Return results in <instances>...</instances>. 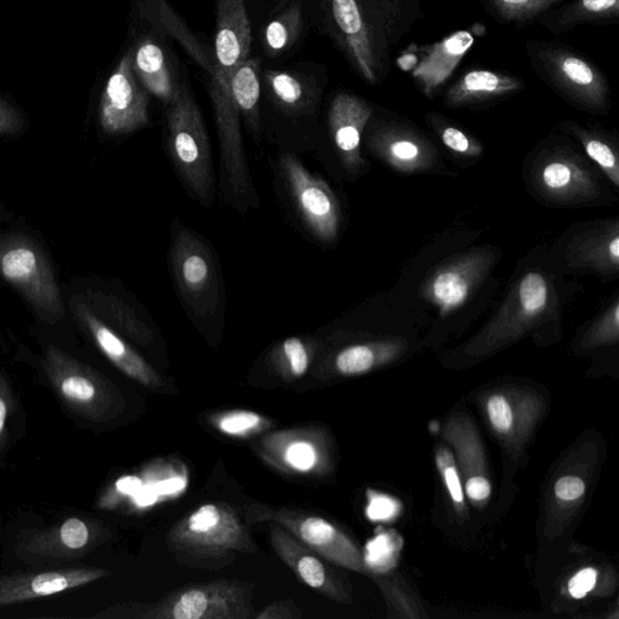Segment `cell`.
Here are the masks:
<instances>
[{
  "mask_svg": "<svg viewBox=\"0 0 619 619\" xmlns=\"http://www.w3.org/2000/svg\"><path fill=\"white\" fill-rule=\"evenodd\" d=\"M0 287L14 292L33 316V329L72 345V325L57 267L39 232L0 204Z\"/></svg>",
  "mask_w": 619,
  "mask_h": 619,
  "instance_id": "6da1fadb",
  "label": "cell"
},
{
  "mask_svg": "<svg viewBox=\"0 0 619 619\" xmlns=\"http://www.w3.org/2000/svg\"><path fill=\"white\" fill-rule=\"evenodd\" d=\"M310 25L325 34L363 80L377 86L403 29L401 0H296Z\"/></svg>",
  "mask_w": 619,
  "mask_h": 619,
  "instance_id": "7a4b0ae2",
  "label": "cell"
},
{
  "mask_svg": "<svg viewBox=\"0 0 619 619\" xmlns=\"http://www.w3.org/2000/svg\"><path fill=\"white\" fill-rule=\"evenodd\" d=\"M33 333L42 353L39 356L28 353L31 364L71 416L87 424L102 426L123 415L126 402L118 386L76 357L70 345L39 331Z\"/></svg>",
  "mask_w": 619,
  "mask_h": 619,
  "instance_id": "3957f363",
  "label": "cell"
},
{
  "mask_svg": "<svg viewBox=\"0 0 619 619\" xmlns=\"http://www.w3.org/2000/svg\"><path fill=\"white\" fill-rule=\"evenodd\" d=\"M165 544L179 564L204 570L224 569L239 553L258 550L239 513L223 502L204 503L187 514L167 533Z\"/></svg>",
  "mask_w": 619,
  "mask_h": 619,
  "instance_id": "277c9868",
  "label": "cell"
},
{
  "mask_svg": "<svg viewBox=\"0 0 619 619\" xmlns=\"http://www.w3.org/2000/svg\"><path fill=\"white\" fill-rule=\"evenodd\" d=\"M254 586L217 579L167 592L155 602H125L98 612L102 619H250Z\"/></svg>",
  "mask_w": 619,
  "mask_h": 619,
  "instance_id": "5b68a950",
  "label": "cell"
},
{
  "mask_svg": "<svg viewBox=\"0 0 619 619\" xmlns=\"http://www.w3.org/2000/svg\"><path fill=\"white\" fill-rule=\"evenodd\" d=\"M557 308L553 283L538 271H528L511 290L487 326L462 348L472 363L495 355L545 325Z\"/></svg>",
  "mask_w": 619,
  "mask_h": 619,
  "instance_id": "8992f818",
  "label": "cell"
},
{
  "mask_svg": "<svg viewBox=\"0 0 619 619\" xmlns=\"http://www.w3.org/2000/svg\"><path fill=\"white\" fill-rule=\"evenodd\" d=\"M165 112L166 141L185 185L206 208L214 198L210 137L188 76L178 97Z\"/></svg>",
  "mask_w": 619,
  "mask_h": 619,
  "instance_id": "52a82bcc",
  "label": "cell"
},
{
  "mask_svg": "<svg viewBox=\"0 0 619 619\" xmlns=\"http://www.w3.org/2000/svg\"><path fill=\"white\" fill-rule=\"evenodd\" d=\"M476 402L502 454L512 464L521 463L547 415L546 397L532 386L503 384L481 391Z\"/></svg>",
  "mask_w": 619,
  "mask_h": 619,
  "instance_id": "ba28073f",
  "label": "cell"
},
{
  "mask_svg": "<svg viewBox=\"0 0 619 619\" xmlns=\"http://www.w3.org/2000/svg\"><path fill=\"white\" fill-rule=\"evenodd\" d=\"M105 522L74 515L46 527L29 528L19 534L14 544L17 558L31 567H57L83 559L111 538Z\"/></svg>",
  "mask_w": 619,
  "mask_h": 619,
  "instance_id": "9c48e42d",
  "label": "cell"
},
{
  "mask_svg": "<svg viewBox=\"0 0 619 619\" xmlns=\"http://www.w3.org/2000/svg\"><path fill=\"white\" fill-rule=\"evenodd\" d=\"M170 262L180 300L188 313L198 319L216 316L221 305L222 283L209 244L176 222Z\"/></svg>",
  "mask_w": 619,
  "mask_h": 619,
  "instance_id": "30bf717a",
  "label": "cell"
},
{
  "mask_svg": "<svg viewBox=\"0 0 619 619\" xmlns=\"http://www.w3.org/2000/svg\"><path fill=\"white\" fill-rule=\"evenodd\" d=\"M244 517L249 524H277L331 564L344 567L346 570L369 575L364 553L356 542L337 524L317 514L252 503L244 511Z\"/></svg>",
  "mask_w": 619,
  "mask_h": 619,
  "instance_id": "8fae6325",
  "label": "cell"
},
{
  "mask_svg": "<svg viewBox=\"0 0 619 619\" xmlns=\"http://www.w3.org/2000/svg\"><path fill=\"white\" fill-rule=\"evenodd\" d=\"M600 461V445L596 441L575 444L556 471L546 489L544 528L548 539L563 536L583 511L592 479Z\"/></svg>",
  "mask_w": 619,
  "mask_h": 619,
  "instance_id": "7c38bea8",
  "label": "cell"
},
{
  "mask_svg": "<svg viewBox=\"0 0 619 619\" xmlns=\"http://www.w3.org/2000/svg\"><path fill=\"white\" fill-rule=\"evenodd\" d=\"M253 449L267 466L285 475L325 479L334 471L331 436L319 426L271 430Z\"/></svg>",
  "mask_w": 619,
  "mask_h": 619,
  "instance_id": "4fadbf2b",
  "label": "cell"
},
{
  "mask_svg": "<svg viewBox=\"0 0 619 619\" xmlns=\"http://www.w3.org/2000/svg\"><path fill=\"white\" fill-rule=\"evenodd\" d=\"M67 312L75 332L93 343L97 350L128 379L151 390L166 385L160 374L147 363L122 334L103 322L71 285H63Z\"/></svg>",
  "mask_w": 619,
  "mask_h": 619,
  "instance_id": "5bb4252c",
  "label": "cell"
},
{
  "mask_svg": "<svg viewBox=\"0 0 619 619\" xmlns=\"http://www.w3.org/2000/svg\"><path fill=\"white\" fill-rule=\"evenodd\" d=\"M150 95L140 84L128 49L103 90L98 109L101 132L109 137L135 134L150 123Z\"/></svg>",
  "mask_w": 619,
  "mask_h": 619,
  "instance_id": "9a60e30c",
  "label": "cell"
},
{
  "mask_svg": "<svg viewBox=\"0 0 619 619\" xmlns=\"http://www.w3.org/2000/svg\"><path fill=\"white\" fill-rule=\"evenodd\" d=\"M139 20L141 31L130 48L133 67L149 95L166 108L178 97L187 74L180 70L172 38L149 20L141 17Z\"/></svg>",
  "mask_w": 619,
  "mask_h": 619,
  "instance_id": "2e32d148",
  "label": "cell"
},
{
  "mask_svg": "<svg viewBox=\"0 0 619 619\" xmlns=\"http://www.w3.org/2000/svg\"><path fill=\"white\" fill-rule=\"evenodd\" d=\"M280 167L295 208L308 230L324 242L337 239L342 211L331 187L324 179L310 172L293 154H283Z\"/></svg>",
  "mask_w": 619,
  "mask_h": 619,
  "instance_id": "e0dca14e",
  "label": "cell"
},
{
  "mask_svg": "<svg viewBox=\"0 0 619 619\" xmlns=\"http://www.w3.org/2000/svg\"><path fill=\"white\" fill-rule=\"evenodd\" d=\"M442 440L453 451L461 474L464 495L470 505L483 508L493 495L484 442L466 411H454L447 418Z\"/></svg>",
  "mask_w": 619,
  "mask_h": 619,
  "instance_id": "ac0fdd59",
  "label": "cell"
},
{
  "mask_svg": "<svg viewBox=\"0 0 619 619\" xmlns=\"http://www.w3.org/2000/svg\"><path fill=\"white\" fill-rule=\"evenodd\" d=\"M492 250H472L437 267L423 282L421 295L447 317L468 303L494 263Z\"/></svg>",
  "mask_w": 619,
  "mask_h": 619,
  "instance_id": "d6986e66",
  "label": "cell"
},
{
  "mask_svg": "<svg viewBox=\"0 0 619 619\" xmlns=\"http://www.w3.org/2000/svg\"><path fill=\"white\" fill-rule=\"evenodd\" d=\"M327 83L326 69L317 63L262 71V94L271 106L290 118L315 115Z\"/></svg>",
  "mask_w": 619,
  "mask_h": 619,
  "instance_id": "ffe728a7",
  "label": "cell"
},
{
  "mask_svg": "<svg viewBox=\"0 0 619 619\" xmlns=\"http://www.w3.org/2000/svg\"><path fill=\"white\" fill-rule=\"evenodd\" d=\"M537 57L549 81L565 96L591 111L608 107V83L590 62L570 50L554 46L541 49Z\"/></svg>",
  "mask_w": 619,
  "mask_h": 619,
  "instance_id": "44dd1931",
  "label": "cell"
},
{
  "mask_svg": "<svg viewBox=\"0 0 619 619\" xmlns=\"http://www.w3.org/2000/svg\"><path fill=\"white\" fill-rule=\"evenodd\" d=\"M109 575L99 567L57 566L0 576V609L61 595Z\"/></svg>",
  "mask_w": 619,
  "mask_h": 619,
  "instance_id": "7402d4cb",
  "label": "cell"
},
{
  "mask_svg": "<svg viewBox=\"0 0 619 619\" xmlns=\"http://www.w3.org/2000/svg\"><path fill=\"white\" fill-rule=\"evenodd\" d=\"M270 539L279 558L285 563L304 585L319 592L327 599L352 605L353 588L347 580L322 558L319 554L307 548L292 536L286 528L270 524Z\"/></svg>",
  "mask_w": 619,
  "mask_h": 619,
  "instance_id": "603a6c76",
  "label": "cell"
},
{
  "mask_svg": "<svg viewBox=\"0 0 619 619\" xmlns=\"http://www.w3.org/2000/svg\"><path fill=\"white\" fill-rule=\"evenodd\" d=\"M70 285L80 293L93 312L114 331L140 346L154 343V332L135 305L108 282L93 277L76 279Z\"/></svg>",
  "mask_w": 619,
  "mask_h": 619,
  "instance_id": "cb8c5ba5",
  "label": "cell"
},
{
  "mask_svg": "<svg viewBox=\"0 0 619 619\" xmlns=\"http://www.w3.org/2000/svg\"><path fill=\"white\" fill-rule=\"evenodd\" d=\"M535 185L542 196L563 203L589 201L599 189L596 175L583 159L560 150L537 164Z\"/></svg>",
  "mask_w": 619,
  "mask_h": 619,
  "instance_id": "d4e9b609",
  "label": "cell"
},
{
  "mask_svg": "<svg viewBox=\"0 0 619 619\" xmlns=\"http://www.w3.org/2000/svg\"><path fill=\"white\" fill-rule=\"evenodd\" d=\"M371 115L369 103L359 96L338 93L331 101L329 133L348 172L363 170V137Z\"/></svg>",
  "mask_w": 619,
  "mask_h": 619,
  "instance_id": "484cf974",
  "label": "cell"
},
{
  "mask_svg": "<svg viewBox=\"0 0 619 619\" xmlns=\"http://www.w3.org/2000/svg\"><path fill=\"white\" fill-rule=\"evenodd\" d=\"M368 146L386 165L402 174L428 171L436 161V151L430 141L402 126L381 125L374 128Z\"/></svg>",
  "mask_w": 619,
  "mask_h": 619,
  "instance_id": "4316f807",
  "label": "cell"
},
{
  "mask_svg": "<svg viewBox=\"0 0 619 619\" xmlns=\"http://www.w3.org/2000/svg\"><path fill=\"white\" fill-rule=\"evenodd\" d=\"M137 493L124 510L127 513H141L161 503L183 495L188 487L189 475L185 463L176 459L153 460L138 471Z\"/></svg>",
  "mask_w": 619,
  "mask_h": 619,
  "instance_id": "83f0119b",
  "label": "cell"
},
{
  "mask_svg": "<svg viewBox=\"0 0 619 619\" xmlns=\"http://www.w3.org/2000/svg\"><path fill=\"white\" fill-rule=\"evenodd\" d=\"M409 345L402 339H378L347 345L326 364L331 377L356 378L389 367L401 359Z\"/></svg>",
  "mask_w": 619,
  "mask_h": 619,
  "instance_id": "f1b7e54d",
  "label": "cell"
},
{
  "mask_svg": "<svg viewBox=\"0 0 619 619\" xmlns=\"http://www.w3.org/2000/svg\"><path fill=\"white\" fill-rule=\"evenodd\" d=\"M473 45V34L459 31L423 50L422 60L412 70V77L426 96L431 97L450 80Z\"/></svg>",
  "mask_w": 619,
  "mask_h": 619,
  "instance_id": "f546056e",
  "label": "cell"
},
{
  "mask_svg": "<svg viewBox=\"0 0 619 619\" xmlns=\"http://www.w3.org/2000/svg\"><path fill=\"white\" fill-rule=\"evenodd\" d=\"M524 83L517 76L486 70H474L461 76L449 88L445 103L449 108H462L508 96L520 92Z\"/></svg>",
  "mask_w": 619,
  "mask_h": 619,
  "instance_id": "4dcf8cb0",
  "label": "cell"
},
{
  "mask_svg": "<svg viewBox=\"0 0 619 619\" xmlns=\"http://www.w3.org/2000/svg\"><path fill=\"white\" fill-rule=\"evenodd\" d=\"M569 260L576 266L595 270L604 275L617 273L619 269L618 221L579 237L570 248Z\"/></svg>",
  "mask_w": 619,
  "mask_h": 619,
  "instance_id": "1f68e13d",
  "label": "cell"
},
{
  "mask_svg": "<svg viewBox=\"0 0 619 619\" xmlns=\"http://www.w3.org/2000/svg\"><path fill=\"white\" fill-rule=\"evenodd\" d=\"M262 71L263 59L250 57L231 76V94L237 103L241 122L256 140L262 136Z\"/></svg>",
  "mask_w": 619,
  "mask_h": 619,
  "instance_id": "d6a6232c",
  "label": "cell"
},
{
  "mask_svg": "<svg viewBox=\"0 0 619 619\" xmlns=\"http://www.w3.org/2000/svg\"><path fill=\"white\" fill-rule=\"evenodd\" d=\"M616 587L617 577L609 566L589 564L567 577L562 596L570 601H583L609 597Z\"/></svg>",
  "mask_w": 619,
  "mask_h": 619,
  "instance_id": "836d02e7",
  "label": "cell"
},
{
  "mask_svg": "<svg viewBox=\"0 0 619 619\" xmlns=\"http://www.w3.org/2000/svg\"><path fill=\"white\" fill-rule=\"evenodd\" d=\"M206 420L218 433L237 440H250L275 429L274 420L244 409L214 411Z\"/></svg>",
  "mask_w": 619,
  "mask_h": 619,
  "instance_id": "e575fe53",
  "label": "cell"
},
{
  "mask_svg": "<svg viewBox=\"0 0 619 619\" xmlns=\"http://www.w3.org/2000/svg\"><path fill=\"white\" fill-rule=\"evenodd\" d=\"M315 357V345L303 338L283 340L271 353L270 364L277 376L285 381H294L306 376Z\"/></svg>",
  "mask_w": 619,
  "mask_h": 619,
  "instance_id": "d590c367",
  "label": "cell"
},
{
  "mask_svg": "<svg viewBox=\"0 0 619 619\" xmlns=\"http://www.w3.org/2000/svg\"><path fill=\"white\" fill-rule=\"evenodd\" d=\"M373 578L382 591L391 617L411 619L428 617L415 590L401 576L379 575Z\"/></svg>",
  "mask_w": 619,
  "mask_h": 619,
  "instance_id": "8d00e7d4",
  "label": "cell"
},
{
  "mask_svg": "<svg viewBox=\"0 0 619 619\" xmlns=\"http://www.w3.org/2000/svg\"><path fill=\"white\" fill-rule=\"evenodd\" d=\"M403 541L395 532H385L370 539L364 553L368 574L387 575L397 565Z\"/></svg>",
  "mask_w": 619,
  "mask_h": 619,
  "instance_id": "74e56055",
  "label": "cell"
},
{
  "mask_svg": "<svg viewBox=\"0 0 619 619\" xmlns=\"http://www.w3.org/2000/svg\"><path fill=\"white\" fill-rule=\"evenodd\" d=\"M434 459L451 506L459 515H466L469 502L466 495H464L463 483L453 451L447 444H440L436 449Z\"/></svg>",
  "mask_w": 619,
  "mask_h": 619,
  "instance_id": "f35d334b",
  "label": "cell"
},
{
  "mask_svg": "<svg viewBox=\"0 0 619 619\" xmlns=\"http://www.w3.org/2000/svg\"><path fill=\"white\" fill-rule=\"evenodd\" d=\"M574 133L584 145L585 150L590 158L595 161L602 172L608 176L611 182L619 187V160L616 149L597 134L584 130V128L574 127Z\"/></svg>",
  "mask_w": 619,
  "mask_h": 619,
  "instance_id": "ab89813d",
  "label": "cell"
},
{
  "mask_svg": "<svg viewBox=\"0 0 619 619\" xmlns=\"http://www.w3.org/2000/svg\"><path fill=\"white\" fill-rule=\"evenodd\" d=\"M619 0H576L560 17L564 24L617 19Z\"/></svg>",
  "mask_w": 619,
  "mask_h": 619,
  "instance_id": "60d3db41",
  "label": "cell"
},
{
  "mask_svg": "<svg viewBox=\"0 0 619 619\" xmlns=\"http://www.w3.org/2000/svg\"><path fill=\"white\" fill-rule=\"evenodd\" d=\"M496 14L508 22H527L544 14L562 0H487Z\"/></svg>",
  "mask_w": 619,
  "mask_h": 619,
  "instance_id": "b9f144b4",
  "label": "cell"
},
{
  "mask_svg": "<svg viewBox=\"0 0 619 619\" xmlns=\"http://www.w3.org/2000/svg\"><path fill=\"white\" fill-rule=\"evenodd\" d=\"M619 340V301L606 310L601 317L586 333L584 350H595L601 346L615 345Z\"/></svg>",
  "mask_w": 619,
  "mask_h": 619,
  "instance_id": "7bdbcfd3",
  "label": "cell"
},
{
  "mask_svg": "<svg viewBox=\"0 0 619 619\" xmlns=\"http://www.w3.org/2000/svg\"><path fill=\"white\" fill-rule=\"evenodd\" d=\"M401 502L395 497L369 490L367 492L366 515L371 523H394L401 515Z\"/></svg>",
  "mask_w": 619,
  "mask_h": 619,
  "instance_id": "ee69618b",
  "label": "cell"
},
{
  "mask_svg": "<svg viewBox=\"0 0 619 619\" xmlns=\"http://www.w3.org/2000/svg\"><path fill=\"white\" fill-rule=\"evenodd\" d=\"M438 135H440L443 144L451 150L463 155V157H480L483 147L479 140L471 137L460 128L440 123L434 125Z\"/></svg>",
  "mask_w": 619,
  "mask_h": 619,
  "instance_id": "f6af8a7d",
  "label": "cell"
},
{
  "mask_svg": "<svg viewBox=\"0 0 619 619\" xmlns=\"http://www.w3.org/2000/svg\"><path fill=\"white\" fill-rule=\"evenodd\" d=\"M29 128V119L14 103L0 97V138L15 139Z\"/></svg>",
  "mask_w": 619,
  "mask_h": 619,
  "instance_id": "bcb514c9",
  "label": "cell"
},
{
  "mask_svg": "<svg viewBox=\"0 0 619 619\" xmlns=\"http://www.w3.org/2000/svg\"><path fill=\"white\" fill-rule=\"evenodd\" d=\"M17 401L14 391L6 374L0 370V451L9 441L11 418L14 417Z\"/></svg>",
  "mask_w": 619,
  "mask_h": 619,
  "instance_id": "7dc6e473",
  "label": "cell"
},
{
  "mask_svg": "<svg viewBox=\"0 0 619 619\" xmlns=\"http://www.w3.org/2000/svg\"><path fill=\"white\" fill-rule=\"evenodd\" d=\"M302 610L292 600H279L271 602L266 608L256 615V619H300Z\"/></svg>",
  "mask_w": 619,
  "mask_h": 619,
  "instance_id": "c3c4849f",
  "label": "cell"
}]
</instances>
